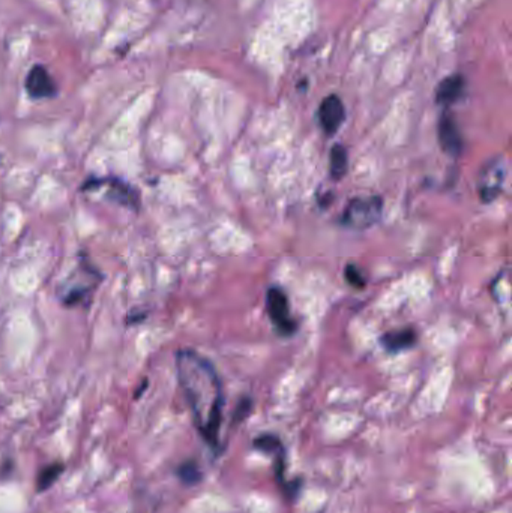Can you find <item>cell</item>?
Returning a JSON list of instances; mask_svg holds the SVG:
<instances>
[{
  "label": "cell",
  "instance_id": "1",
  "mask_svg": "<svg viewBox=\"0 0 512 513\" xmlns=\"http://www.w3.org/2000/svg\"><path fill=\"white\" fill-rule=\"evenodd\" d=\"M176 372L194 425L211 449L216 450L224 408L223 384L216 369L197 351L182 349L176 353Z\"/></svg>",
  "mask_w": 512,
  "mask_h": 513
},
{
  "label": "cell",
  "instance_id": "2",
  "mask_svg": "<svg viewBox=\"0 0 512 513\" xmlns=\"http://www.w3.org/2000/svg\"><path fill=\"white\" fill-rule=\"evenodd\" d=\"M383 200L379 196L353 199L344 209L341 224L352 230H367L375 226L382 216Z\"/></svg>",
  "mask_w": 512,
  "mask_h": 513
},
{
  "label": "cell",
  "instance_id": "3",
  "mask_svg": "<svg viewBox=\"0 0 512 513\" xmlns=\"http://www.w3.org/2000/svg\"><path fill=\"white\" fill-rule=\"evenodd\" d=\"M506 179V162L502 157L490 159L481 170L478 179L479 197L484 203L494 201L502 192Z\"/></svg>",
  "mask_w": 512,
  "mask_h": 513
},
{
  "label": "cell",
  "instance_id": "4",
  "mask_svg": "<svg viewBox=\"0 0 512 513\" xmlns=\"http://www.w3.org/2000/svg\"><path fill=\"white\" fill-rule=\"evenodd\" d=\"M266 308L271 322L275 324V327L278 329L283 335H292L296 329V323L293 322V318L290 317L288 300L283 290L276 287L269 288L266 296Z\"/></svg>",
  "mask_w": 512,
  "mask_h": 513
},
{
  "label": "cell",
  "instance_id": "5",
  "mask_svg": "<svg viewBox=\"0 0 512 513\" xmlns=\"http://www.w3.org/2000/svg\"><path fill=\"white\" fill-rule=\"evenodd\" d=\"M439 144L451 157H459L463 152V137L460 128L451 115H444L439 120L437 127Z\"/></svg>",
  "mask_w": 512,
  "mask_h": 513
},
{
  "label": "cell",
  "instance_id": "6",
  "mask_svg": "<svg viewBox=\"0 0 512 513\" xmlns=\"http://www.w3.org/2000/svg\"><path fill=\"white\" fill-rule=\"evenodd\" d=\"M344 117L345 110L343 101L337 95L326 96L319 107V122L322 129L328 135L335 134L340 129L341 123L344 122Z\"/></svg>",
  "mask_w": 512,
  "mask_h": 513
},
{
  "label": "cell",
  "instance_id": "7",
  "mask_svg": "<svg viewBox=\"0 0 512 513\" xmlns=\"http://www.w3.org/2000/svg\"><path fill=\"white\" fill-rule=\"evenodd\" d=\"M26 89L32 98L43 100L50 98L56 93V86L51 75L47 73V69L43 66H35L26 78Z\"/></svg>",
  "mask_w": 512,
  "mask_h": 513
},
{
  "label": "cell",
  "instance_id": "8",
  "mask_svg": "<svg viewBox=\"0 0 512 513\" xmlns=\"http://www.w3.org/2000/svg\"><path fill=\"white\" fill-rule=\"evenodd\" d=\"M464 92V78L461 75H449L442 80L436 90V100L442 105H451L461 98Z\"/></svg>",
  "mask_w": 512,
  "mask_h": 513
},
{
  "label": "cell",
  "instance_id": "9",
  "mask_svg": "<svg viewBox=\"0 0 512 513\" xmlns=\"http://www.w3.org/2000/svg\"><path fill=\"white\" fill-rule=\"evenodd\" d=\"M104 182L107 184V186H110V199L116 200L119 204H123L127 207H131V209H137L138 207V194L134 188H131L128 184L122 182L119 179H105Z\"/></svg>",
  "mask_w": 512,
  "mask_h": 513
},
{
  "label": "cell",
  "instance_id": "10",
  "mask_svg": "<svg viewBox=\"0 0 512 513\" xmlns=\"http://www.w3.org/2000/svg\"><path fill=\"white\" fill-rule=\"evenodd\" d=\"M380 342L387 351L398 353L410 349V347L417 342V334H414V330L412 329L390 332V334L382 337Z\"/></svg>",
  "mask_w": 512,
  "mask_h": 513
},
{
  "label": "cell",
  "instance_id": "11",
  "mask_svg": "<svg viewBox=\"0 0 512 513\" xmlns=\"http://www.w3.org/2000/svg\"><path fill=\"white\" fill-rule=\"evenodd\" d=\"M329 171L330 177L340 180L348 173V150L344 146L335 144L329 155Z\"/></svg>",
  "mask_w": 512,
  "mask_h": 513
},
{
  "label": "cell",
  "instance_id": "12",
  "mask_svg": "<svg viewBox=\"0 0 512 513\" xmlns=\"http://www.w3.org/2000/svg\"><path fill=\"white\" fill-rule=\"evenodd\" d=\"M65 465L61 462L56 464H50L47 467H44L43 470L39 471V475L36 477V491L38 492H44L48 488H51L56 480L61 477V475L63 473Z\"/></svg>",
  "mask_w": 512,
  "mask_h": 513
},
{
  "label": "cell",
  "instance_id": "13",
  "mask_svg": "<svg viewBox=\"0 0 512 513\" xmlns=\"http://www.w3.org/2000/svg\"><path fill=\"white\" fill-rule=\"evenodd\" d=\"M177 476L185 485H196L202 479L199 465L194 461H185L177 467Z\"/></svg>",
  "mask_w": 512,
  "mask_h": 513
},
{
  "label": "cell",
  "instance_id": "14",
  "mask_svg": "<svg viewBox=\"0 0 512 513\" xmlns=\"http://www.w3.org/2000/svg\"><path fill=\"white\" fill-rule=\"evenodd\" d=\"M345 280L349 281V284H352L353 287H357V288L365 285L364 275L356 266H348V269H345Z\"/></svg>",
  "mask_w": 512,
  "mask_h": 513
}]
</instances>
